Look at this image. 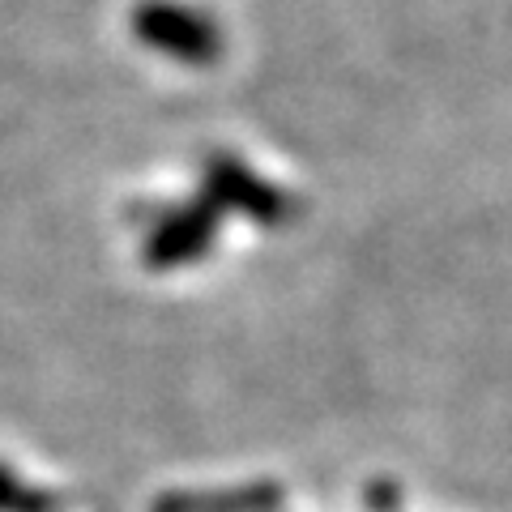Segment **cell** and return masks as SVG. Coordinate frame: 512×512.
Masks as SVG:
<instances>
[{
  "mask_svg": "<svg viewBox=\"0 0 512 512\" xmlns=\"http://www.w3.org/2000/svg\"><path fill=\"white\" fill-rule=\"evenodd\" d=\"M133 35L154 47L158 56H171L192 69H210L222 56V30L210 13L180 5V0H146L133 9Z\"/></svg>",
  "mask_w": 512,
  "mask_h": 512,
  "instance_id": "obj_1",
  "label": "cell"
},
{
  "mask_svg": "<svg viewBox=\"0 0 512 512\" xmlns=\"http://www.w3.org/2000/svg\"><path fill=\"white\" fill-rule=\"evenodd\" d=\"M201 192L218 205V210H239V214H248L256 222H265V227H278V222H286L295 214V201L286 197L278 184L261 180L248 163L227 158V154H218L210 163Z\"/></svg>",
  "mask_w": 512,
  "mask_h": 512,
  "instance_id": "obj_2",
  "label": "cell"
},
{
  "mask_svg": "<svg viewBox=\"0 0 512 512\" xmlns=\"http://www.w3.org/2000/svg\"><path fill=\"white\" fill-rule=\"evenodd\" d=\"M218 205L205 197L180 205V210H167L154 222V231L146 239V265L154 269H175L205 256L214 248V231H218Z\"/></svg>",
  "mask_w": 512,
  "mask_h": 512,
  "instance_id": "obj_3",
  "label": "cell"
},
{
  "mask_svg": "<svg viewBox=\"0 0 512 512\" xmlns=\"http://www.w3.org/2000/svg\"><path fill=\"white\" fill-rule=\"evenodd\" d=\"M278 487H231V491H180L163 495L158 512H269L278 508Z\"/></svg>",
  "mask_w": 512,
  "mask_h": 512,
  "instance_id": "obj_4",
  "label": "cell"
},
{
  "mask_svg": "<svg viewBox=\"0 0 512 512\" xmlns=\"http://www.w3.org/2000/svg\"><path fill=\"white\" fill-rule=\"evenodd\" d=\"M0 512H60V500L52 491L22 483L9 466H0Z\"/></svg>",
  "mask_w": 512,
  "mask_h": 512,
  "instance_id": "obj_5",
  "label": "cell"
}]
</instances>
